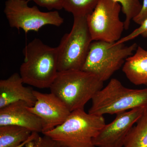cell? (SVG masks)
I'll use <instances>...</instances> for the list:
<instances>
[{
    "label": "cell",
    "mask_w": 147,
    "mask_h": 147,
    "mask_svg": "<svg viewBox=\"0 0 147 147\" xmlns=\"http://www.w3.org/2000/svg\"><path fill=\"white\" fill-rule=\"evenodd\" d=\"M23 54L20 74L24 84L38 88H50L58 73L57 47L34 38L26 45Z\"/></svg>",
    "instance_id": "1"
},
{
    "label": "cell",
    "mask_w": 147,
    "mask_h": 147,
    "mask_svg": "<svg viewBox=\"0 0 147 147\" xmlns=\"http://www.w3.org/2000/svg\"><path fill=\"white\" fill-rule=\"evenodd\" d=\"M103 83L91 73L82 70H67L58 71L50 89L71 112L84 110L87 102L103 88Z\"/></svg>",
    "instance_id": "2"
},
{
    "label": "cell",
    "mask_w": 147,
    "mask_h": 147,
    "mask_svg": "<svg viewBox=\"0 0 147 147\" xmlns=\"http://www.w3.org/2000/svg\"><path fill=\"white\" fill-rule=\"evenodd\" d=\"M105 124L103 116L78 110L71 112L60 125L42 134L64 147H95L93 140Z\"/></svg>",
    "instance_id": "3"
},
{
    "label": "cell",
    "mask_w": 147,
    "mask_h": 147,
    "mask_svg": "<svg viewBox=\"0 0 147 147\" xmlns=\"http://www.w3.org/2000/svg\"><path fill=\"white\" fill-rule=\"evenodd\" d=\"M88 113L96 115H117L135 108H147V88H129L114 78L94 95Z\"/></svg>",
    "instance_id": "4"
},
{
    "label": "cell",
    "mask_w": 147,
    "mask_h": 147,
    "mask_svg": "<svg viewBox=\"0 0 147 147\" xmlns=\"http://www.w3.org/2000/svg\"><path fill=\"white\" fill-rule=\"evenodd\" d=\"M138 45L129 46L100 40L92 41L81 70L91 73L102 82L110 79L120 69L127 59L133 55Z\"/></svg>",
    "instance_id": "5"
},
{
    "label": "cell",
    "mask_w": 147,
    "mask_h": 147,
    "mask_svg": "<svg viewBox=\"0 0 147 147\" xmlns=\"http://www.w3.org/2000/svg\"><path fill=\"white\" fill-rule=\"evenodd\" d=\"M92 41L87 17H74L71 31L64 35L57 47L58 71L81 70Z\"/></svg>",
    "instance_id": "6"
},
{
    "label": "cell",
    "mask_w": 147,
    "mask_h": 147,
    "mask_svg": "<svg viewBox=\"0 0 147 147\" xmlns=\"http://www.w3.org/2000/svg\"><path fill=\"white\" fill-rule=\"evenodd\" d=\"M27 0H7L4 12L11 28L22 29L26 33L38 32L47 25L60 26L64 19L57 11H40L36 6L30 7Z\"/></svg>",
    "instance_id": "7"
},
{
    "label": "cell",
    "mask_w": 147,
    "mask_h": 147,
    "mask_svg": "<svg viewBox=\"0 0 147 147\" xmlns=\"http://www.w3.org/2000/svg\"><path fill=\"white\" fill-rule=\"evenodd\" d=\"M119 3L113 0H99L93 12L87 17V22L94 40L115 42L121 38L124 23L119 15Z\"/></svg>",
    "instance_id": "8"
},
{
    "label": "cell",
    "mask_w": 147,
    "mask_h": 147,
    "mask_svg": "<svg viewBox=\"0 0 147 147\" xmlns=\"http://www.w3.org/2000/svg\"><path fill=\"white\" fill-rule=\"evenodd\" d=\"M147 108H138L117 114L93 140L95 147H123L129 132Z\"/></svg>",
    "instance_id": "9"
},
{
    "label": "cell",
    "mask_w": 147,
    "mask_h": 147,
    "mask_svg": "<svg viewBox=\"0 0 147 147\" xmlns=\"http://www.w3.org/2000/svg\"><path fill=\"white\" fill-rule=\"evenodd\" d=\"M36 102L28 109L42 120L43 132L50 131L63 123L71 112L65 104L52 93H42L34 91Z\"/></svg>",
    "instance_id": "10"
},
{
    "label": "cell",
    "mask_w": 147,
    "mask_h": 147,
    "mask_svg": "<svg viewBox=\"0 0 147 147\" xmlns=\"http://www.w3.org/2000/svg\"><path fill=\"white\" fill-rule=\"evenodd\" d=\"M26 102L18 101L0 108V126L14 125L25 127L32 132L42 133V120L28 109Z\"/></svg>",
    "instance_id": "11"
},
{
    "label": "cell",
    "mask_w": 147,
    "mask_h": 147,
    "mask_svg": "<svg viewBox=\"0 0 147 147\" xmlns=\"http://www.w3.org/2000/svg\"><path fill=\"white\" fill-rule=\"evenodd\" d=\"M24 84L17 73L0 81V108L18 101L26 102L30 107L34 105L36 99L34 90L30 87L24 86Z\"/></svg>",
    "instance_id": "12"
},
{
    "label": "cell",
    "mask_w": 147,
    "mask_h": 147,
    "mask_svg": "<svg viewBox=\"0 0 147 147\" xmlns=\"http://www.w3.org/2000/svg\"><path fill=\"white\" fill-rule=\"evenodd\" d=\"M122 71L127 79L136 86L147 83V50L138 46L135 53L126 59Z\"/></svg>",
    "instance_id": "13"
},
{
    "label": "cell",
    "mask_w": 147,
    "mask_h": 147,
    "mask_svg": "<svg viewBox=\"0 0 147 147\" xmlns=\"http://www.w3.org/2000/svg\"><path fill=\"white\" fill-rule=\"evenodd\" d=\"M32 132L14 125L0 126V147H16L28 140Z\"/></svg>",
    "instance_id": "14"
},
{
    "label": "cell",
    "mask_w": 147,
    "mask_h": 147,
    "mask_svg": "<svg viewBox=\"0 0 147 147\" xmlns=\"http://www.w3.org/2000/svg\"><path fill=\"white\" fill-rule=\"evenodd\" d=\"M131 128L123 147H147V108Z\"/></svg>",
    "instance_id": "15"
},
{
    "label": "cell",
    "mask_w": 147,
    "mask_h": 147,
    "mask_svg": "<svg viewBox=\"0 0 147 147\" xmlns=\"http://www.w3.org/2000/svg\"><path fill=\"white\" fill-rule=\"evenodd\" d=\"M99 0H64L63 9L73 17H87L93 12Z\"/></svg>",
    "instance_id": "16"
},
{
    "label": "cell",
    "mask_w": 147,
    "mask_h": 147,
    "mask_svg": "<svg viewBox=\"0 0 147 147\" xmlns=\"http://www.w3.org/2000/svg\"><path fill=\"white\" fill-rule=\"evenodd\" d=\"M119 3L121 5V10L125 15V30H128L131 20L139 14L142 9V5L140 0H113Z\"/></svg>",
    "instance_id": "17"
},
{
    "label": "cell",
    "mask_w": 147,
    "mask_h": 147,
    "mask_svg": "<svg viewBox=\"0 0 147 147\" xmlns=\"http://www.w3.org/2000/svg\"><path fill=\"white\" fill-rule=\"evenodd\" d=\"M139 36H141L144 38L147 37V18L140 24L139 28L134 30L129 34L122 38L115 43L117 44L125 43L134 39Z\"/></svg>",
    "instance_id": "18"
},
{
    "label": "cell",
    "mask_w": 147,
    "mask_h": 147,
    "mask_svg": "<svg viewBox=\"0 0 147 147\" xmlns=\"http://www.w3.org/2000/svg\"><path fill=\"white\" fill-rule=\"evenodd\" d=\"M29 2L33 1L37 5L45 7L48 10L53 9L60 10L63 9L64 0H27Z\"/></svg>",
    "instance_id": "19"
},
{
    "label": "cell",
    "mask_w": 147,
    "mask_h": 147,
    "mask_svg": "<svg viewBox=\"0 0 147 147\" xmlns=\"http://www.w3.org/2000/svg\"><path fill=\"white\" fill-rule=\"evenodd\" d=\"M33 142L34 147H61L57 142L45 135L40 137L38 134Z\"/></svg>",
    "instance_id": "20"
},
{
    "label": "cell",
    "mask_w": 147,
    "mask_h": 147,
    "mask_svg": "<svg viewBox=\"0 0 147 147\" xmlns=\"http://www.w3.org/2000/svg\"><path fill=\"white\" fill-rule=\"evenodd\" d=\"M147 18V0H143V4L141 11L133 19L136 24L140 25Z\"/></svg>",
    "instance_id": "21"
},
{
    "label": "cell",
    "mask_w": 147,
    "mask_h": 147,
    "mask_svg": "<svg viewBox=\"0 0 147 147\" xmlns=\"http://www.w3.org/2000/svg\"><path fill=\"white\" fill-rule=\"evenodd\" d=\"M38 133H36V132H32V135H31L30 137V138H29V139H28V140H27L26 142H24V143H22L21 144L17 146L16 147H24V146H26V144L28 142H30V141H33V140L35 139L36 137L38 136Z\"/></svg>",
    "instance_id": "22"
},
{
    "label": "cell",
    "mask_w": 147,
    "mask_h": 147,
    "mask_svg": "<svg viewBox=\"0 0 147 147\" xmlns=\"http://www.w3.org/2000/svg\"><path fill=\"white\" fill-rule=\"evenodd\" d=\"M25 146L26 147H34V143L33 141L28 142Z\"/></svg>",
    "instance_id": "23"
},
{
    "label": "cell",
    "mask_w": 147,
    "mask_h": 147,
    "mask_svg": "<svg viewBox=\"0 0 147 147\" xmlns=\"http://www.w3.org/2000/svg\"><path fill=\"white\" fill-rule=\"evenodd\" d=\"M146 86H147V84H146Z\"/></svg>",
    "instance_id": "24"
},
{
    "label": "cell",
    "mask_w": 147,
    "mask_h": 147,
    "mask_svg": "<svg viewBox=\"0 0 147 147\" xmlns=\"http://www.w3.org/2000/svg\"><path fill=\"white\" fill-rule=\"evenodd\" d=\"M60 146H61V145H60ZM61 147H64L61 146Z\"/></svg>",
    "instance_id": "25"
}]
</instances>
